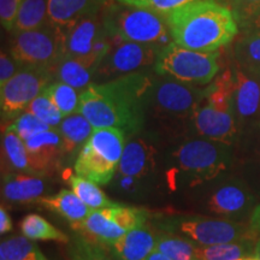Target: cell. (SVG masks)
Wrapping results in <instances>:
<instances>
[{
	"mask_svg": "<svg viewBox=\"0 0 260 260\" xmlns=\"http://www.w3.org/2000/svg\"><path fill=\"white\" fill-rule=\"evenodd\" d=\"M154 81L144 71L93 83L80 94L79 113L93 128H117L136 134L145 123L148 93Z\"/></svg>",
	"mask_w": 260,
	"mask_h": 260,
	"instance_id": "1",
	"label": "cell"
},
{
	"mask_svg": "<svg viewBox=\"0 0 260 260\" xmlns=\"http://www.w3.org/2000/svg\"><path fill=\"white\" fill-rule=\"evenodd\" d=\"M165 16L172 41L195 51H218L229 45L240 30L232 10L217 0L189 3Z\"/></svg>",
	"mask_w": 260,
	"mask_h": 260,
	"instance_id": "2",
	"label": "cell"
},
{
	"mask_svg": "<svg viewBox=\"0 0 260 260\" xmlns=\"http://www.w3.org/2000/svg\"><path fill=\"white\" fill-rule=\"evenodd\" d=\"M104 28L116 40L162 47L172 41L167 16L147 9L110 3L104 9Z\"/></svg>",
	"mask_w": 260,
	"mask_h": 260,
	"instance_id": "3",
	"label": "cell"
},
{
	"mask_svg": "<svg viewBox=\"0 0 260 260\" xmlns=\"http://www.w3.org/2000/svg\"><path fill=\"white\" fill-rule=\"evenodd\" d=\"M219 52H201L182 47L171 41L158 52L155 73L180 82L205 86L219 73Z\"/></svg>",
	"mask_w": 260,
	"mask_h": 260,
	"instance_id": "4",
	"label": "cell"
},
{
	"mask_svg": "<svg viewBox=\"0 0 260 260\" xmlns=\"http://www.w3.org/2000/svg\"><path fill=\"white\" fill-rule=\"evenodd\" d=\"M65 34L52 24L15 32L10 53L22 67L53 69L64 57Z\"/></svg>",
	"mask_w": 260,
	"mask_h": 260,
	"instance_id": "5",
	"label": "cell"
},
{
	"mask_svg": "<svg viewBox=\"0 0 260 260\" xmlns=\"http://www.w3.org/2000/svg\"><path fill=\"white\" fill-rule=\"evenodd\" d=\"M204 99V89L174 79L153 82L147 98V110L159 119L193 122Z\"/></svg>",
	"mask_w": 260,
	"mask_h": 260,
	"instance_id": "6",
	"label": "cell"
},
{
	"mask_svg": "<svg viewBox=\"0 0 260 260\" xmlns=\"http://www.w3.org/2000/svg\"><path fill=\"white\" fill-rule=\"evenodd\" d=\"M225 146L211 140H189L172 155L178 170L188 176L190 183L199 184L213 180L226 170L229 155Z\"/></svg>",
	"mask_w": 260,
	"mask_h": 260,
	"instance_id": "7",
	"label": "cell"
},
{
	"mask_svg": "<svg viewBox=\"0 0 260 260\" xmlns=\"http://www.w3.org/2000/svg\"><path fill=\"white\" fill-rule=\"evenodd\" d=\"M53 77L52 69L23 67L12 79L0 86L3 122L15 121L25 112L29 104L47 88Z\"/></svg>",
	"mask_w": 260,
	"mask_h": 260,
	"instance_id": "8",
	"label": "cell"
},
{
	"mask_svg": "<svg viewBox=\"0 0 260 260\" xmlns=\"http://www.w3.org/2000/svg\"><path fill=\"white\" fill-rule=\"evenodd\" d=\"M112 45L98 67L95 80L102 82L154 67L161 47L111 39ZM99 83V82H95Z\"/></svg>",
	"mask_w": 260,
	"mask_h": 260,
	"instance_id": "9",
	"label": "cell"
},
{
	"mask_svg": "<svg viewBox=\"0 0 260 260\" xmlns=\"http://www.w3.org/2000/svg\"><path fill=\"white\" fill-rule=\"evenodd\" d=\"M167 224L177 228L181 234L193 240L194 243L199 246H212L219 243L241 242V241H258L259 235L251 225L233 223L229 220L203 218V217H193Z\"/></svg>",
	"mask_w": 260,
	"mask_h": 260,
	"instance_id": "10",
	"label": "cell"
},
{
	"mask_svg": "<svg viewBox=\"0 0 260 260\" xmlns=\"http://www.w3.org/2000/svg\"><path fill=\"white\" fill-rule=\"evenodd\" d=\"M24 142L28 152L29 172L44 175L56 170L64 155L63 141L57 126L32 136Z\"/></svg>",
	"mask_w": 260,
	"mask_h": 260,
	"instance_id": "11",
	"label": "cell"
},
{
	"mask_svg": "<svg viewBox=\"0 0 260 260\" xmlns=\"http://www.w3.org/2000/svg\"><path fill=\"white\" fill-rule=\"evenodd\" d=\"M193 125L203 138L224 145L232 144L237 134L235 113L216 109L204 99L193 117Z\"/></svg>",
	"mask_w": 260,
	"mask_h": 260,
	"instance_id": "12",
	"label": "cell"
},
{
	"mask_svg": "<svg viewBox=\"0 0 260 260\" xmlns=\"http://www.w3.org/2000/svg\"><path fill=\"white\" fill-rule=\"evenodd\" d=\"M109 4V0H48V21L67 34L82 19L102 14Z\"/></svg>",
	"mask_w": 260,
	"mask_h": 260,
	"instance_id": "13",
	"label": "cell"
},
{
	"mask_svg": "<svg viewBox=\"0 0 260 260\" xmlns=\"http://www.w3.org/2000/svg\"><path fill=\"white\" fill-rule=\"evenodd\" d=\"M102 14L82 19L65 34L63 58H94V44L105 31Z\"/></svg>",
	"mask_w": 260,
	"mask_h": 260,
	"instance_id": "14",
	"label": "cell"
},
{
	"mask_svg": "<svg viewBox=\"0 0 260 260\" xmlns=\"http://www.w3.org/2000/svg\"><path fill=\"white\" fill-rule=\"evenodd\" d=\"M71 228L83 239L109 248L128 233L115 222L107 207L93 210L86 219L80 223L71 224Z\"/></svg>",
	"mask_w": 260,
	"mask_h": 260,
	"instance_id": "15",
	"label": "cell"
},
{
	"mask_svg": "<svg viewBox=\"0 0 260 260\" xmlns=\"http://www.w3.org/2000/svg\"><path fill=\"white\" fill-rule=\"evenodd\" d=\"M155 168V149L144 139H136L125 145L118 169L126 178L146 177Z\"/></svg>",
	"mask_w": 260,
	"mask_h": 260,
	"instance_id": "16",
	"label": "cell"
},
{
	"mask_svg": "<svg viewBox=\"0 0 260 260\" xmlns=\"http://www.w3.org/2000/svg\"><path fill=\"white\" fill-rule=\"evenodd\" d=\"M158 235L148 226L130 230L110 247L117 260H146L157 247Z\"/></svg>",
	"mask_w": 260,
	"mask_h": 260,
	"instance_id": "17",
	"label": "cell"
},
{
	"mask_svg": "<svg viewBox=\"0 0 260 260\" xmlns=\"http://www.w3.org/2000/svg\"><path fill=\"white\" fill-rule=\"evenodd\" d=\"M233 74L235 80V112L241 118H249L259 111L260 77L239 64L235 65Z\"/></svg>",
	"mask_w": 260,
	"mask_h": 260,
	"instance_id": "18",
	"label": "cell"
},
{
	"mask_svg": "<svg viewBox=\"0 0 260 260\" xmlns=\"http://www.w3.org/2000/svg\"><path fill=\"white\" fill-rule=\"evenodd\" d=\"M117 167L118 165L96 151L88 142H86L80 149L79 157L75 161L74 170L77 176L105 186L110 183L115 176Z\"/></svg>",
	"mask_w": 260,
	"mask_h": 260,
	"instance_id": "19",
	"label": "cell"
},
{
	"mask_svg": "<svg viewBox=\"0 0 260 260\" xmlns=\"http://www.w3.org/2000/svg\"><path fill=\"white\" fill-rule=\"evenodd\" d=\"M99 63L94 58H63L52 71L57 81L83 92L94 83Z\"/></svg>",
	"mask_w": 260,
	"mask_h": 260,
	"instance_id": "20",
	"label": "cell"
},
{
	"mask_svg": "<svg viewBox=\"0 0 260 260\" xmlns=\"http://www.w3.org/2000/svg\"><path fill=\"white\" fill-rule=\"evenodd\" d=\"M35 204L53 211L70 224L82 222L93 211L74 191L68 189H61L57 194L50 197H40L35 201Z\"/></svg>",
	"mask_w": 260,
	"mask_h": 260,
	"instance_id": "21",
	"label": "cell"
},
{
	"mask_svg": "<svg viewBox=\"0 0 260 260\" xmlns=\"http://www.w3.org/2000/svg\"><path fill=\"white\" fill-rule=\"evenodd\" d=\"M45 191V182L37 176L10 174L3 182V195L12 203H35Z\"/></svg>",
	"mask_w": 260,
	"mask_h": 260,
	"instance_id": "22",
	"label": "cell"
},
{
	"mask_svg": "<svg viewBox=\"0 0 260 260\" xmlns=\"http://www.w3.org/2000/svg\"><path fill=\"white\" fill-rule=\"evenodd\" d=\"M57 128L63 141L64 154L74 153L82 144H86L94 130L88 119L79 112L64 117Z\"/></svg>",
	"mask_w": 260,
	"mask_h": 260,
	"instance_id": "23",
	"label": "cell"
},
{
	"mask_svg": "<svg viewBox=\"0 0 260 260\" xmlns=\"http://www.w3.org/2000/svg\"><path fill=\"white\" fill-rule=\"evenodd\" d=\"M248 204V194L237 186H225L210 198L209 210L217 214H235Z\"/></svg>",
	"mask_w": 260,
	"mask_h": 260,
	"instance_id": "24",
	"label": "cell"
},
{
	"mask_svg": "<svg viewBox=\"0 0 260 260\" xmlns=\"http://www.w3.org/2000/svg\"><path fill=\"white\" fill-rule=\"evenodd\" d=\"M50 24L48 0H23L14 27L15 32L32 30Z\"/></svg>",
	"mask_w": 260,
	"mask_h": 260,
	"instance_id": "25",
	"label": "cell"
},
{
	"mask_svg": "<svg viewBox=\"0 0 260 260\" xmlns=\"http://www.w3.org/2000/svg\"><path fill=\"white\" fill-rule=\"evenodd\" d=\"M21 232L29 240L69 243V237L39 214H27L21 222Z\"/></svg>",
	"mask_w": 260,
	"mask_h": 260,
	"instance_id": "26",
	"label": "cell"
},
{
	"mask_svg": "<svg viewBox=\"0 0 260 260\" xmlns=\"http://www.w3.org/2000/svg\"><path fill=\"white\" fill-rule=\"evenodd\" d=\"M253 241L219 243L212 246H197L199 260H239L254 255Z\"/></svg>",
	"mask_w": 260,
	"mask_h": 260,
	"instance_id": "27",
	"label": "cell"
},
{
	"mask_svg": "<svg viewBox=\"0 0 260 260\" xmlns=\"http://www.w3.org/2000/svg\"><path fill=\"white\" fill-rule=\"evenodd\" d=\"M236 64L260 77V31L242 32L235 45Z\"/></svg>",
	"mask_w": 260,
	"mask_h": 260,
	"instance_id": "28",
	"label": "cell"
},
{
	"mask_svg": "<svg viewBox=\"0 0 260 260\" xmlns=\"http://www.w3.org/2000/svg\"><path fill=\"white\" fill-rule=\"evenodd\" d=\"M68 183L71 187V189L81 200L83 201L90 210H102L106 207L112 206L116 203H113L106 197V194L98 187V183L93 181L87 180L81 176H71L68 178Z\"/></svg>",
	"mask_w": 260,
	"mask_h": 260,
	"instance_id": "29",
	"label": "cell"
},
{
	"mask_svg": "<svg viewBox=\"0 0 260 260\" xmlns=\"http://www.w3.org/2000/svg\"><path fill=\"white\" fill-rule=\"evenodd\" d=\"M44 93L53 102L64 117L79 112L80 95L77 89L69 84L60 82V81H54L48 84Z\"/></svg>",
	"mask_w": 260,
	"mask_h": 260,
	"instance_id": "30",
	"label": "cell"
},
{
	"mask_svg": "<svg viewBox=\"0 0 260 260\" xmlns=\"http://www.w3.org/2000/svg\"><path fill=\"white\" fill-rule=\"evenodd\" d=\"M155 249L172 260H199L197 255V246L194 245V242L172 234L158 235Z\"/></svg>",
	"mask_w": 260,
	"mask_h": 260,
	"instance_id": "31",
	"label": "cell"
},
{
	"mask_svg": "<svg viewBox=\"0 0 260 260\" xmlns=\"http://www.w3.org/2000/svg\"><path fill=\"white\" fill-rule=\"evenodd\" d=\"M0 254L4 255L6 260H48L37 243L25 236H15L3 241Z\"/></svg>",
	"mask_w": 260,
	"mask_h": 260,
	"instance_id": "32",
	"label": "cell"
},
{
	"mask_svg": "<svg viewBox=\"0 0 260 260\" xmlns=\"http://www.w3.org/2000/svg\"><path fill=\"white\" fill-rule=\"evenodd\" d=\"M2 144L6 161L16 170L29 172L28 152L24 140L19 138L16 133L6 129L3 134Z\"/></svg>",
	"mask_w": 260,
	"mask_h": 260,
	"instance_id": "33",
	"label": "cell"
},
{
	"mask_svg": "<svg viewBox=\"0 0 260 260\" xmlns=\"http://www.w3.org/2000/svg\"><path fill=\"white\" fill-rule=\"evenodd\" d=\"M25 112L37 116L39 119L47 123L52 128H56V126L59 125L64 118V116L58 110V107L54 105L53 102L44 92L29 104Z\"/></svg>",
	"mask_w": 260,
	"mask_h": 260,
	"instance_id": "34",
	"label": "cell"
},
{
	"mask_svg": "<svg viewBox=\"0 0 260 260\" xmlns=\"http://www.w3.org/2000/svg\"><path fill=\"white\" fill-rule=\"evenodd\" d=\"M109 247L90 242L79 236L70 243L71 260H113L109 254Z\"/></svg>",
	"mask_w": 260,
	"mask_h": 260,
	"instance_id": "35",
	"label": "cell"
},
{
	"mask_svg": "<svg viewBox=\"0 0 260 260\" xmlns=\"http://www.w3.org/2000/svg\"><path fill=\"white\" fill-rule=\"evenodd\" d=\"M51 128V125L42 122L37 116L31 115V113L29 112H23L21 116L17 117L15 121H12L11 124H10L6 129L16 133L19 138L25 141V140L40 134L42 132L50 130Z\"/></svg>",
	"mask_w": 260,
	"mask_h": 260,
	"instance_id": "36",
	"label": "cell"
},
{
	"mask_svg": "<svg viewBox=\"0 0 260 260\" xmlns=\"http://www.w3.org/2000/svg\"><path fill=\"white\" fill-rule=\"evenodd\" d=\"M112 2L135 6V8L147 9L151 11L167 15L169 12L181 8V6L189 4V3L200 2V0H112Z\"/></svg>",
	"mask_w": 260,
	"mask_h": 260,
	"instance_id": "37",
	"label": "cell"
},
{
	"mask_svg": "<svg viewBox=\"0 0 260 260\" xmlns=\"http://www.w3.org/2000/svg\"><path fill=\"white\" fill-rule=\"evenodd\" d=\"M235 15L239 27L260 10V0H228L225 4Z\"/></svg>",
	"mask_w": 260,
	"mask_h": 260,
	"instance_id": "38",
	"label": "cell"
},
{
	"mask_svg": "<svg viewBox=\"0 0 260 260\" xmlns=\"http://www.w3.org/2000/svg\"><path fill=\"white\" fill-rule=\"evenodd\" d=\"M22 2L23 0H0V23L5 30L14 31Z\"/></svg>",
	"mask_w": 260,
	"mask_h": 260,
	"instance_id": "39",
	"label": "cell"
},
{
	"mask_svg": "<svg viewBox=\"0 0 260 260\" xmlns=\"http://www.w3.org/2000/svg\"><path fill=\"white\" fill-rule=\"evenodd\" d=\"M22 68L23 67L11 56V53L2 51V54H0V86L12 79Z\"/></svg>",
	"mask_w": 260,
	"mask_h": 260,
	"instance_id": "40",
	"label": "cell"
},
{
	"mask_svg": "<svg viewBox=\"0 0 260 260\" xmlns=\"http://www.w3.org/2000/svg\"><path fill=\"white\" fill-rule=\"evenodd\" d=\"M242 32H254L260 31V10L256 14L252 16L251 18L247 19L245 23L240 25Z\"/></svg>",
	"mask_w": 260,
	"mask_h": 260,
	"instance_id": "41",
	"label": "cell"
},
{
	"mask_svg": "<svg viewBox=\"0 0 260 260\" xmlns=\"http://www.w3.org/2000/svg\"><path fill=\"white\" fill-rule=\"evenodd\" d=\"M12 228V220L10 218L8 211L5 210L4 205H2V207H0V234L2 235H4V234L11 232Z\"/></svg>",
	"mask_w": 260,
	"mask_h": 260,
	"instance_id": "42",
	"label": "cell"
},
{
	"mask_svg": "<svg viewBox=\"0 0 260 260\" xmlns=\"http://www.w3.org/2000/svg\"><path fill=\"white\" fill-rule=\"evenodd\" d=\"M249 225L254 232L260 236V204L255 207L251 216V223Z\"/></svg>",
	"mask_w": 260,
	"mask_h": 260,
	"instance_id": "43",
	"label": "cell"
},
{
	"mask_svg": "<svg viewBox=\"0 0 260 260\" xmlns=\"http://www.w3.org/2000/svg\"><path fill=\"white\" fill-rule=\"evenodd\" d=\"M146 260H172V259H170L168 255L162 254L161 252H159L155 249V251L152 252L151 254L147 256V259Z\"/></svg>",
	"mask_w": 260,
	"mask_h": 260,
	"instance_id": "44",
	"label": "cell"
},
{
	"mask_svg": "<svg viewBox=\"0 0 260 260\" xmlns=\"http://www.w3.org/2000/svg\"><path fill=\"white\" fill-rule=\"evenodd\" d=\"M254 256H256L260 260V239L256 241L255 248H254Z\"/></svg>",
	"mask_w": 260,
	"mask_h": 260,
	"instance_id": "45",
	"label": "cell"
},
{
	"mask_svg": "<svg viewBox=\"0 0 260 260\" xmlns=\"http://www.w3.org/2000/svg\"><path fill=\"white\" fill-rule=\"evenodd\" d=\"M239 260H259V259L256 258V256H246V258H241Z\"/></svg>",
	"mask_w": 260,
	"mask_h": 260,
	"instance_id": "46",
	"label": "cell"
},
{
	"mask_svg": "<svg viewBox=\"0 0 260 260\" xmlns=\"http://www.w3.org/2000/svg\"><path fill=\"white\" fill-rule=\"evenodd\" d=\"M217 2L222 3V4H224V5H225V4H226V3H228V0H217Z\"/></svg>",
	"mask_w": 260,
	"mask_h": 260,
	"instance_id": "47",
	"label": "cell"
}]
</instances>
